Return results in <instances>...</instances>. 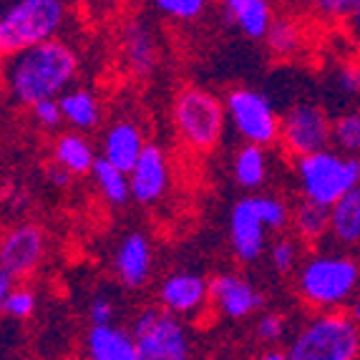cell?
Returning a JSON list of instances; mask_svg holds the SVG:
<instances>
[{
	"mask_svg": "<svg viewBox=\"0 0 360 360\" xmlns=\"http://www.w3.org/2000/svg\"><path fill=\"white\" fill-rule=\"evenodd\" d=\"M46 179H49L53 186H58V189H66V186L73 181V174L66 167H60L58 162H51L49 167H46Z\"/></svg>",
	"mask_w": 360,
	"mask_h": 360,
	"instance_id": "obj_37",
	"label": "cell"
},
{
	"mask_svg": "<svg viewBox=\"0 0 360 360\" xmlns=\"http://www.w3.org/2000/svg\"><path fill=\"white\" fill-rule=\"evenodd\" d=\"M300 197L315 205L333 207L342 194L360 184V156L340 149H323L292 159Z\"/></svg>",
	"mask_w": 360,
	"mask_h": 360,
	"instance_id": "obj_6",
	"label": "cell"
},
{
	"mask_svg": "<svg viewBox=\"0 0 360 360\" xmlns=\"http://www.w3.org/2000/svg\"><path fill=\"white\" fill-rule=\"evenodd\" d=\"M84 353L91 360H139L136 338L131 328L119 323L89 325L84 338Z\"/></svg>",
	"mask_w": 360,
	"mask_h": 360,
	"instance_id": "obj_17",
	"label": "cell"
},
{
	"mask_svg": "<svg viewBox=\"0 0 360 360\" xmlns=\"http://www.w3.org/2000/svg\"><path fill=\"white\" fill-rule=\"evenodd\" d=\"M227 106L202 86H184L172 101V127L192 151H212L227 129Z\"/></svg>",
	"mask_w": 360,
	"mask_h": 360,
	"instance_id": "obj_5",
	"label": "cell"
},
{
	"mask_svg": "<svg viewBox=\"0 0 360 360\" xmlns=\"http://www.w3.org/2000/svg\"><path fill=\"white\" fill-rule=\"evenodd\" d=\"M73 0H11L0 15V51L13 56L36 43L60 38Z\"/></svg>",
	"mask_w": 360,
	"mask_h": 360,
	"instance_id": "obj_4",
	"label": "cell"
},
{
	"mask_svg": "<svg viewBox=\"0 0 360 360\" xmlns=\"http://www.w3.org/2000/svg\"><path fill=\"white\" fill-rule=\"evenodd\" d=\"M36 307H38L36 292L28 288H20V285H15V288L0 300V310L11 320H28L30 315L36 312Z\"/></svg>",
	"mask_w": 360,
	"mask_h": 360,
	"instance_id": "obj_31",
	"label": "cell"
},
{
	"mask_svg": "<svg viewBox=\"0 0 360 360\" xmlns=\"http://www.w3.org/2000/svg\"><path fill=\"white\" fill-rule=\"evenodd\" d=\"M15 285H18V277L11 275L8 270H3V267H0V300H3V297H6V295L11 292Z\"/></svg>",
	"mask_w": 360,
	"mask_h": 360,
	"instance_id": "obj_39",
	"label": "cell"
},
{
	"mask_svg": "<svg viewBox=\"0 0 360 360\" xmlns=\"http://www.w3.org/2000/svg\"><path fill=\"white\" fill-rule=\"evenodd\" d=\"M131 199L136 205H156L169 192V156L159 144H146L144 154L129 172Z\"/></svg>",
	"mask_w": 360,
	"mask_h": 360,
	"instance_id": "obj_14",
	"label": "cell"
},
{
	"mask_svg": "<svg viewBox=\"0 0 360 360\" xmlns=\"http://www.w3.org/2000/svg\"><path fill=\"white\" fill-rule=\"evenodd\" d=\"M295 292L310 310H345L360 292V262L348 255H310L295 272Z\"/></svg>",
	"mask_w": 360,
	"mask_h": 360,
	"instance_id": "obj_2",
	"label": "cell"
},
{
	"mask_svg": "<svg viewBox=\"0 0 360 360\" xmlns=\"http://www.w3.org/2000/svg\"><path fill=\"white\" fill-rule=\"evenodd\" d=\"M310 6L323 20H330V23L342 20L345 23L355 6V0H310Z\"/></svg>",
	"mask_w": 360,
	"mask_h": 360,
	"instance_id": "obj_34",
	"label": "cell"
},
{
	"mask_svg": "<svg viewBox=\"0 0 360 360\" xmlns=\"http://www.w3.org/2000/svg\"><path fill=\"white\" fill-rule=\"evenodd\" d=\"M63 119L76 131H96L101 127V101L89 89H68L58 96Z\"/></svg>",
	"mask_w": 360,
	"mask_h": 360,
	"instance_id": "obj_20",
	"label": "cell"
},
{
	"mask_svg": "<svg viewBox=\"0 0 360 360\" xmlns=\"http://www.w3.org/2000/svg\"><path fill=\"white\" fill-rule=\"evenodd\" d=\"M333 146L342 154L360 156V111H348L333 121Z\"/></svg>",
	"mask_w": 360,
	"mask_h": 360,
	"instance_id": "obj_29",
	"label": "cell"
},
{
	"mask_svg": "<svg viewBox=\"0 0 360 360\" xmlns=\"http://www.w3.org/2000/svg\"><path fill=\"white\" fill-rule=\"evenodd\" d=\"M264 43L275 58H292L302 49V28L292 18H275Z\"/></svg>",
	"mask_w": 360,
	"mask_h": 360,
	"instance_id": "obj_26",
	"label": "cell"
},
{
	"mask_svg": "<svg viewBox=\"0 0 360 360\" xmlns=\"http://www.w3.org/2000/svg\"><path fill=\"white\" fill-rule=\"evenodd\" d=\"M151 3L164 18L179 20V23H192V20L202 18L210 6V0H151Z\"/></svg>",
	"mask_w": 360,
	"mask_h": 360,
	"instance_id": "obj_30",
	"label": "cell"
},
{
	"mask_svg": "<svg viewBox=\"0 0 360 360\" xmlns=\"http://www.w3.org/2000/svg\"><path fill=\"white\" fill-rule=\"evenodd\" d=\"M333 121L320 103L297 101L283 114L280 146L290 159L333 146Z\"/></svg>",
	"mask_w": 360,
	"mask_h": 360,
	"instance_id": "obj_9",
	"label": "cell"
},
{
	"mask_svg": "<svg viewBox=\"0 0 360 360\" xmlns=\"http://www.w3.org/2000/svg\"><path fill=\"white\" fill-rule=\"evenodd\" d=\"M285 333H288V320L280 312H264L255 325V335L262 345H277L285 338Z\"/></svg>",
	"mask_w": 360,
	"mask_h": 360,
	"instance_id": "obj_32",
	"label": "cell"
},
{
	"mask_svg": "<svg viewBox=\"0 0 360 360\" xmlns=\"http://www.w3.org/2000/svg\"><path fill=\"white\" fill-rule=\"evenodd\" d=\"M264 360H285L288 358V350L285 353H280V350H267V353H262Z\"/></svg>",
	"mask_w": 360,
	"mask_h": 360,
	"instance_id": "obj_40",
	"label": "cell"
},
{
	"mask_svg": "<svg viewBox=\"0 0 360 360\" xmlns=\"http://www.w3.org/2000/svg\"><path fill=\"white\" fill-rule=\"evenodd\" d=\"M139 360H186L192 358L194 342L184 318L167 307H144L131 323Z\"/></svg>",
	"mask_w": 360,
	"mask_h": 360,
	"instance_id": "obj_7",
	"label": "cell"
},
{
	"mask_svg": "<svg viewBox=\"0 0 360 360\" xmlns=\"http://www.w3.org/2000/svg\"><path fill=\"white\" fill-rule=\"evenodd\" d=\"M227 18L232 20V25H237L242 36L252 38V41H264L275 15H272L270 0H245Z\"/></svg>",
	"mask_w": 360,
	"mask_h": 360,
	"instance_id": "obj_25",
	"label": "cell"
},
{
	"mask_svg": "<svg viewBox=\"0 0 360 360\" xmlns=\"http://www.w3.org/2000/svg\"><path fill=\"white\" fill-rule=\"evenodd\" d=\"M46 247L49 242L38 224H15L3 234V242H0V267L18 280H25L41 267L43 257H46Z\"/></svg>",
	"mask_w": 360,
	"mask_h": 360,
	"instance_id": "obj_12",
	"label": "cell"
},
{
	"mask_svg": "<svg viewBox=\"0 0 360 360\" xmlns=\"http://www.w3.org/2000/svg\"><path fill=\"white\" fill-rule=\"evenodd\" d=\"M335 84L342 96L358 98L360 96V66H342L340 71H338Z\"/></svg>",
	"mask_w": 360,
	"mask_h": 360,
	"instance_id": "obj_36",
	"label": "cell"
},
{
	"mask_svg": "<svg viewBox=\"0 0 360 360\" xmlns=\"http://www.w3.org/2000/svg\"><path fill=\"white\" fill-rule=\"evenodd\" d=\"M144 131L136 121L131 119H119L106 129L101 139V156L108 159L111 164L121 167L124 172H131V167L139 162V156L146 149Z\"/></svg>",
	"mask_w": 360,
	"mask_h": 360,
	"instance_id": "obj_18",
	"label": "cell"
},
{
	"mask_svg": "<svg viewBox=\"0 0 360 360\" xmlns=\"http://www.w3.org/2000/svg\"><path fill=\"white\" fill-rule=\"evenodd\" d=\"M51 156H53V162H58L60 167H66L73 176L91 174V169H94V164L98 159L91 141L86 139V134L76 131V129L56 136Z\"/></svg>",
	"mask_w": 360,
	"mask_h": 360,
	"instance_id": "obj_19",
	"label": "cell"
},
{
	"mask_svg": "<svg viewBox=\"0 0 360 360\" xmlns=\"http://www.w3.org/2000/svg\"><path fill=\"white\" fill-rule=\"evenodd\" d=\"M121 58L129 73L149 78L159 66V41L146 18H131L121 28Z\"/></svg>",
	"mask_w": 360,
	"mask_h": 360,
	"instance_id": "obj_16",
	"label": "cell"
},
{
	"mask_svg": "<svg viewBox=\"0 0 360 360\" xmlns=\"http://www.w3.org/2000/svg\"><path fill=\"white\" fill-rule=\"evenodd\" d=\"M224 106L229 127L245 144H257L264 149L280 144L283 116L277 114L275 103L262 91L237 86L224 96Z\"/></svg>",
	"mask_w": 360,
	"mask_h": 360,
	"instance_id": "obj_8",
	"label": "cell"
},
{
	"mask_svg": "<svg viewBox=\"0 0 360 360\" xmlns=\"http://www.w3.org/2000/svg\"><path fill=\"white\" fill-rule=\"evenodd\" d=\"M345 28H348L350 41H353L355 46L360 49V0H355L353 11H350L348 20H345Z\"/></svg>",
	"mask_w": 360,
	"mask_h": 360,
	"instance_id": "obj_38",
	"label": "cell"
},
{
	"mask_svg": "<svg viewBox=\"0 0 360 360\" xmlns=\"http://www.w3.org/2000/svg\"><path fill=\"white\" fill-rule=\"evenodd\" d=\"M30 114H33V121L41 129H58L60 124H66L58 98H41L38 103L30 106Z\"/></svg>",
	"mask_w": 360,
	"mask_h": 360,
	"instance_id": "obj_33",
	"label": "cell"
},
{
	"mask_svg": "<svg viewBox=\"0 0 360 360\" xmlns=\"http://www.w3.org/2000/svg\"><path fill=\"white\" fill-rule=\"evenodd\" d=\"M350 312H353V318L358 320V325H360V292H358V297L353 300V305H350Z\"/></svg>",
	"mask_w": 360,
	"mask_h": 360,
	"instance_id": "obj_41",
	"label": "cell"
},
{
	"mask_svg": "<svg viewBox=\"0 0 360 360\" xmlns=\"http://www.w3.org/2000/svg\"><path fill=\"white\" fill-rule=\"evenodd\" d=\"M154 272V247L144 232H131L119 242L114 252V275L127 290L149 285Z\"/></svg>",
	"mask_w": 360,
	"mask_h": 360,
	"instance_id": "obj_15",
	"label": "cell"
},
{
	"mask_svg": "<svg viewBox=\"0 0 360 360\" xmlns=\"http://www.w3.org/2000/svg\"><path fill=\"white\" fill-rule=\"evenodd\" d=\"M86 315H89V325L116 323V302L108 295H94L86 307Z\"/></svg>",
	"mask_w": 360,
	"mask_h": 360,
	"instance_id": "obj_35",
	"label": "cell"
},
{
	"mask_svg": "<svg viewBox=\"0 0 360 360\" xmlns=\"http://www.w3.org/2000/svg\"><path fill=\"white\" fill-rule=\"evenodd\" d=\"M330 237L342 247L360 245V184L330 207Z\"/></svg>",
	"mask_w": 360,
	"mask_h": 360,
	"instance_id": "obj_21",
	"label": "cell"
},
{
	"mask_svg": "<svg viewBox=\"0 0 360 360\" xmlns=\"http://www.w3.org/2000/svg\"><path fill=\"white\" fill-rule=\"evenodd\" d=\"M159 305L184 320H199L212 307L210 280L199 272L176 270L167 275L156 288Z\"/></svg>",
	"mask_w": 360,
	"mask_h": 360,
	"instance_id": "obj_10",
	"label": "cell"
},
{
	"mask_svg": "<svg viewBox=\"0 0 360 360\" xmlns=\"http://www.w3.org/2000/svg\"><path fill=\"white\" fill-rule=\"evenodd\" d=\"M229 250H232V257L242 264H252L257 262L262 255H267V247H270V229L262 222V217L255 210L252 199L242 197L237 199L229 210Z\"/></svg>",
	"mask_w": 360,
	"mask_h": 360,
	"instance_id": "obj_11",
	"label": "cell"
},
{
	"mask_svg": "<svg viewBox=\"0 0 360 360\" xmlns=\"http://www.w3.org/2000/svg\"><path fill=\"white\" fill-rule=\"evenodd\" d=\"M360 325L353 312L315 310L288 345V360H358Z\"/></svg>",
	"mask_w": 360,
	"mask_h": 360,
	"instance_id": "obj_3",
	"label": "cell"
},
{
	"mask_svg": "<svg viewBox=\"0 0 360 360\" xmlns=\"http://www.w3.org/2000/svg\"><path fill=\"white\" fill-rule=\"evenodd\" d=\"M302 245L305 242L297 234L290 237V234L280 232V237H275L267 247V259H270L272 270L277 275H295L297 267L302 264Z\"/></svg>",
	"mask_w": 360,
	"mask_h": 360,
	"instance_id": "obj_27",
	"label": "cell"
},
{
	"mask_svg": "<svg viewBox=\"0 0 360 360\" xmlns=\"http://www.w3.org/2000/svg\"><path fill=\"white\" fill-rule=\"evenodd\" d=\"M212 310L227 320H247L262 310L264 295L250 277L240 272H222L210 280Z\"/></svg>",
	"mask_w": 360,
	"mask_h": 360,
	"instance_id": "obj_13",
	"label": "cell"
},
{
	"mask_svg": "<svg viewBox=\"0 0 360 360\" xmlns=\"http://www.w3.org/2000/svg\"><path fill=\"white\" fill-rule=\"evenodd\" d=\"M270 162H267V149L257 144H245L234 151L232 156V176L237 186L245 192H257L267 181Z\"/></svg>",
	"mask_w": 360,
	"mask_h": 360,
	"instance_id": "obj_22",
	"label": "cell"
},
{
	"mask_svg": "<svg viewBox=\"0 0 360 360\" xmlns=\"http://www.w3.org/2000/svg\"><path fill=\"white\" fill-rule=\"evenodd\" d=\"M91 179L101 197L106 199L111 207H124L131 199V181H129V172L121 167L111 164L108 159L98 156L94 169H91Z\"/></svg>",
	"mask_w": 360,
	"mask_h": 360,
	"instance_id": "obj_23",
	"label": "cell"
},
{
	"mask_svg": "<svg viewBox=\"0 0 360 360\" xmlns=\"http://www.w3.org/2000/svg\"><path fill=\"white\" fill-rule=\"evenodd\" d=\"M81 60L63 38H51L6 56V91L13 103L30 108L41 98H58L76 81Z\"/></svg>",
	"mask_w": 360,
	"mask_h": 360,
	"instance_id": "obj_1",
	"label": "cell"
},
{
	"mask_svg": "<svg viewBox=\"0 0 360 360\" xmlns=\"http://www.w3.org/2000/svg\"><path fill=\"white\" fill-rule=\"evenodd\" d=\"M292 229L305 245H318L330 237V207L302 199L292 210Z\"/></svg>",
	"mask_w": 360,
	"mask_h": 360,
	"instance_id": "obj_24",
	"label": "cell"
},
{
	"mask_svg": "<svg viewBox=\"0 0 360 360\" xmlns=\"http://www.w3.org/2000/svg\"><path fill=\"white\" fill-rule=\"evenodd\" d=\"M255 210L262 217V222L267 224L270 232H285L292 224V207L277 194H250Z\"/></svg>",
	"mask_w": 360,
	"mask_h": 360,
	"instance_id": "obj_28",
	"label": "cell"
}]
</instances>
